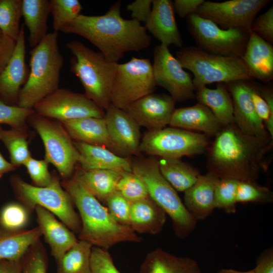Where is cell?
<instances>
[{"instance_id":"cell-1","label":"cell","mask_w":273,"mask_h":273,"mask_svg":"<svg viewBox=\"0 0 273 273\" xmlns=\"http://www.w3.org/2000/svg\"><path fill=\"white\" fill-rule=\"evenodd\" d=\"M214 136L206 152L208 172L219 179L256 181L266 168L264 159L273 139L247 134L234 123L223 126Z\"/></svg>"},{"instance_id":"cell-2","label":"cell","mask_w":273,"mask_h":273,"mask_svg":"<svg viewBox=\"0 0 273 273\" xmlns=\"http://www.w3.org/2000/svg\"><path fill=\"white\" fill-rule=\"evenodd\" d=\"M121 2H117L100 16L80 14L60 30L80 35L95 46L109 62L117 63L128 52H140L148 48L151 39L139 21L124 19Z\"/></svg>"},{"instance_id":"cell-3","label":"cell","mask_w":273,"mask_h":273,"mask_svg":"<svg viewBox=\"0 0 273 273\" xmlns=\"http://www.w3.org/2000/svg\"><path fill=\"white\" fill-rule=\"evenodd\" d=\"M62 186L79 213L80 240L108 250L121 242H140L142 239L129 225L118 223L75 176Z\"/></svg>"},{"instance_id":"cell-4","label":"cell","mask_w":273,"mask_h":273,"mask_svg":"<svg viewBox=\"0 0 273 273\" xmlns=\"http://www.w3.org/2000/svg\"><path fill=\"white\" fill-rule=\"evenodd\" d=\"M58 33H48L30 52V70L22 87L17 106L33 109L44 98L59 88L64 59L58 43Z\"/></svg>"},{"instance_id":"cell-5","label":"cell","mask_w":273,"mask_h":273,"mask_svg":"<svg viewBox=\"0 0 273 273\" xmlns=\"http://www.w3.org/2000/svg\"><path fill=\"white\" fill-rule=\"evenodd\" d=\"M73 57L71 71L79 79L84 95L106 111L111 105L113 83L118 63L108 61L100 52H95L78 40L66 43Z\"/></svg>"},{"instance_id":"cell-6","label":"cell","mask_w":273,"mask_h":273,"mask_svg":"<svg viewBox=\"0 0 273 273\" xmlns=\"http://www.w3.org/2000/svg\"><path fill=\"white\" fill-rule=\"evenodd\" d=\"M132 172L145 184L149 197L171 219L175 235L186 238L195 229L197 221L188 211L176 191L161 174L155 157L131 162Z\"/></svg>"},{"instance_id":"cell-7","label":"cell","mask_w":273,"mask_h":273,"mask_svg":"<svg viewBox=\"0 0 273 273\" xmlns=\"http://www.w3.org/2000/svg\"><path fill=\"white\" fill-rule=\"evenodd\" d=\"M184 69L194 75L196 90L213 83H226L252 79L242 58L207 53L198 47L184 48L176 53Z\"/></svg>"},{"instance_id":"cell-8","label":"cell","mask_w":273,"mask_h":273,"mask_svg":"<svg viewBox=\"0 0 273 273\" xmlns=\"http://www.w3.org/2000/svg\"><path fill=\"white\" fill-rule=\"evenodd\" d=\"M210 144L204 133L171 126L146 132L140 152L161 158H180L203 154Z\"/></svg>"},{"instance_id":"cell-9","label":"cell","mask_w":273,"mask_h":273,"mask_svg":"<svg viewBox=\"0 0 273 273\" xmlns=\"http://www.w3.org/2000/svg\"><path fill=\"white\" fill-rule=\"evenodd\" d=\"M156 86L150 60L132 57L126 63L117 64L111 104L125 110L135 101L153 93Z\"/></svg>"},{"instance_id":"cell-10","label":"cell","mask_w":273,"mask_h":273,"mask_svg":"<svg viewBox=\"0 0 273 273\" xmlns=\"http://www.w3.org/2000/svg\"><path fill=\"white\" fill-rule=\"evenodd\" d=\"M186 18L198 48L214 55L242 58L250 33L238 29H222L196 13Z\"/></svg>"},{"instance_id":"cell-11","label":"cell","mask_w":273,"mask_h":273,"mask_svg":"<svg viewBox=\"0 0 273 273\" xmlns=\"http://www.w3.org/2000/svg\"><path fill=\"white\" fill-rule=\"evenodd\" d=\"M14 185L19 197L28 206H40L56 215L71 230L80 231V220L72 201L57 177L53 176L51 184L46 187L33 186L20 179H16Z\"/></svg>"},{"instance_id":"cell-12","label":"cell","mask_w":273,"mask_h":273,"mask_svg":"<svg viewBox=\"0 0 273 273\" xmlns=\"http://www.w3.org/2000/svg\"><path fill=\"white\" fill-rule=\"evenodd\" d=\"M29 118L43 142L45 160L53 164L63 177L70 176L78 163L79 154L63 125L35 112Z\"/></svg>"},{"instance_id":"cell-13","label":"cell","mask_w":273,"mask_h":273,"mask_svg":"<svg viewBox=\"0 0 273 273\" xmlns=\"http://www.w3.org/2000/svg\"><path fill=\"white\" fill-rule=\"evenodd\" d=\"M37 114L59 122L84 117L103 118L105 111L84 94L58 88L33 108Z\"/></svg>"},{"instance_id":"cell-14","label":"cell","mask_w":273,"mask_h":273,"mask_svg":"<svg viewBox=\"0 0 273 273\" xmlns=\"http://www.w3.org/2000/svg\"><path fill=\"white\" fill-rule=\"evenodd\" d=\"M270 1H204L196 14L223 29H238L250 33L256 14Z\"/></svg>"},{"instance_id":"cell-15","label":"cell","mask_w":273,"mask_h":273,"mask_svg":"<svg viewBox=\"0 0 273 273\" xmlns=\"http://www.w3.org/2000/svg\"><path fill=\"white\" fill-rule=\"evenodd\" d=\"M153 74L156 86L166 89L176 102L195 98L191 76L183 68L168 47L160 44L153 51Z\"/></svg>"},{"instance_id":"cell-16","label":"cell","mask_w":273,"mask_h":273,"mask_svg":"<svg viewBox=\"0 0 273 273\" xmlns=\"http://www.w3.org/2000/svg\"><path fill=\"white\" fill-rule=\"evenodd\" d=\"M109 138L118 155L140 153V126L125 110L111 104L104 116Z\"/></svg>"},{"instance_id":"cell-17","label":"cell","mask_w":273,"mask_h":273,"mask_svg":"<svg viewBox=\"0 0 273 273\" xmlns=\"http://www.w3.org/2000/svg\"><path fill=\"white\" fill-rule=\"evenodd\" d=\"M248 80L227 83L234 108V123L243 132L257 137L270 136L263 122L257 116L251 99L252 84Z\"/></svg>"},{"instance_id":"cell-18","label":"cell","mask_w":273,"mask_h":273,"mask_svg":"<svg viewBox=\"0 0 273 273\" xmlns=\"http://www.w3.org/2000/svg\"><path fill=\"white\" fill-rule=\"evenodd\" d=\"M176 102L170 95L152 93L135 101L125 110L140 126L148 130H156L169 124Z\"/></svg>"},{"instance_id":"cell-19","label":"cell","mask_w":273,"mask_h":273,"mask_svg":"<svg viewBox=\"0 0 273 273\" xmlns=\"http://www.w3.org/2000/svg\"><path fill=\"white\" fill-rule=\"evenodd\" d=\"M26 43L24 25L21 26L14 52L0 73V98L6 103L17 106L20 92L27 81L29 70L25 62Z\"/></svg>"},{"instance_id":"cell-20","label":"cell","mask_w":273,"mask_h":273,"mask_svg":"<svg viewBox=\"0 0 273 273\" xmlns=\"http://www.w3.org/2000/svg\"><path fill=\"white\" fill-rule=\"evenodd\" d=\"M145 27L161 44L183 47V41L175 21L171 1L153 0L151 14Z\"/></svg>"},{"instance_id":"cell-21","label":"cell","mask_w":273,"mask_h":273,"mask_svg":"<svg viewBox=\"0 0 273 273\" xmlns=\"http://www.w3.org/2000/svg\"><path fill=\"white\" fill-rule=\"evenodd\" d=\"M219 178L208 172L200 175L196 183L184 193V204L197 220L206 219L216 209L215 191Z\"/></svg>"},{"instance_id":"cell-22","label":"cell","mask_w":273,"mask_h":273,"mask_svg":"<svg viewBox=\"0 0 273 273\" xmlns=\"http://www.w3.org/2000/svg\"><path fill=\"white\" fill-rule=\"evenodd\" d=\"M41 235L49 245L52 255L58 262L78 241L74 233L54 215L40 207L35 208Z\"/></svg>"},{"instance_id":"cell-23","label":"cell","mask_w":273,"mask_h":273,"mask_svg":"<svg viewBox=\"0 0 273 273\" xmlns=\"http://www.w3.org/2000/svg\"><path fill=\"white\" fill-rule=\"evenodd\" d=\"M242 59L252 78L267 82L273 78V47L251 32Z\"/></svg>"},{"instance_id":"cell-24","label":"cell","mask_w":273,"mask_h":273,"mask_svg":"<svg viewBox=\"0 0 273 273\" xmlns=\"http://www.w3.org/2000/svg\"><path fill=\"white\" fill-rule=\"evenodd\" d=\"M169 125L187 130L202 132L207 136H215L222 127L211 110L200 103L175 109Z\"/></svg>"},{"instance_id":"cell-25","label":"cell","mask_w":273,"mask_h":273,"mask_svg":"<svg viewBox=\"0 0 273 273\" xmlns=\"http://www.w3.org/2000/svg\"><path fill=\"white\" fill-rule=\"evenodd\" d=\"M79 154L78 161L84 170L109 169L132 172L131 161L108 149L81 142L74 143Z\"/></svg>"},{"instance_id":"cell-26","label":"cell","mask_w":273,"mask_h":273,"mask_svg":"<svg viewBox=\"0 0 273 273\" xmlns=\"http://www.w3.org/2000/svg\"><path fill=\"white\" fill-rule=\"evenodd\" d=\"M60 122L76 142L104 147L118 155L109 138L104 117H84Z\"/></svg>"},{"instance_id":"cell-27","label":"cell","mask_w":273,"mask_h":273,"mask_svg":"<svg viewBox=\"0 0 273 273\" xmlns=\"http://www.w3.org/2000/svg\"><path fill=\"white\" fill-rule=\"evenodd\" d=\"M166 220L165 212L150 197L131 203L129 226L136 233L158 234Z\"/></svg>"},{"instance_id":"cell-28","label":"cell","mask_w":273,"mask_h":273,"mask_svg":"<svg viewBox=\"0 0 273 273\" xmlns=\"http://www.w3.org/2000/svg\"><path fill=\"white\" fill-rule=\"evenodd\" d=\"M139 273H201L198 263L190 257H178L157 248L150 252Z\"/></svg>"},{"instance_id":"cell-29","label":"cell","mask_w":273,"mask_h":273,"mask_svg":"<svg viewBox=\"0 0 273 273\" xmlns=\"http://www.w3.org/2000/svg\"><path fill=\"white\" fill-rule=\"evenodd\" d=\"M195 98L211 110L222 127L234 123L233 100L224 83H217L214 89L200 88L196 90Z\"/></svg>"},{"instance_id":"cell-30","label":"cell","mask_w":273,"mask_h":273,"mask_svg":"<svg viewBox=\"0 0 273 273\" xmlns=\"http://www.w3.org/2000/svg\"><path fill=\"white\" fill-rule=\"evenodd\" d=\"M22 14L29 31V44L33 49L48 34L49 1L22 0Z\"/></svg>"},{"instance_id":"cell-31","label":"cell","mask_w":273,"mask_h":273,"mask_svg":"<svg viewBox=\"0 0 273 273\" xmlns=\"http://www.w3.org/2000/svg\"><path fill=\"white\" fill-rule=\"evenodd\" d=\"M39 228L0 233V261L21 260L29 248L38 240Z\"/></svg>"},{"instance_id":"cell-32","label":"cell","mask_w":273,"mask_h":273,"mask_svg":"<svg viewBox=\"0 0 273 273\" xmlns=\"http://www.w3.org/2000/svg\"><path fill=\"white\" fill-rule=\"evenodd\" d=\"M122 172L109 169H82L75 176L98 200L105 201L117 190V185Z\"/></svg>"},{"instance_id":"cell-33","label":"cell","mask_w":273,"mask_h":273,"mask_svg":"<svg viewBox=\"0 0 273 273\" xmlns=\"http://www.w3.org/2000/svg\"><path fill=\"white\" fill-rule=\"evenodd\" d=\"M158 163L161 174L176 191L185 192L201 175L197 168L180 158H161Z\"/></svg>"},{"instance_id":"cell-34","label":"cell","mask_w":273,"mask_h":273,"mask_svg":"<svg viewBox=\"0 0 273 273\" xmlns=\"http://www.w3.org/2000/svg\"><path fill=\"white\" fill-rule=\"evenodd\" d=\"M93 246L87 241H78L57 262L58 273H92Z\"/></svg>"},{"instance_id":"cell-35","label":"cell","mask_w":273,"mask_h":273,"mask_svg":"<svg viewBox=\"0 0 273 273\" xmlns=\"http://www.w3.org/2000/svg\"><path fill=\"white\" fill-rule=\"evenodd\" d=\"M0 140L8 149L11 163L14 166L23 165L31 157L23 130L0 128Z\"/></svg>"},{"instance_id":"cell-36","label":"cell","mask_w":273,"mask_h":273,"mask_svg":"<svg viewBox=\"0 0 273 273\" xmlns=\"http://www.w3.org/2000/svg\"><path fill=\"white\" fill-rule=\"evenodd\" d=\"M22 0H0V29L16 41L22 17Z\"/></svg>"},{"instance_id":"cell-37","label":"cell","mask_w":273,"mask_h":273,"mask_svg":"<svg viewBox=\"0 0 273 273\" xmlns=\"http://www.w3.org/2000/svg\"><path fill=\"white\" fill-rule=\"evenodd\" d=\"M82 7L78 0H50L49 10L53 17L54 32L58 33L81 14Z\"/></svg>"},{"instance_id":"cell-38","label":"cell","mask_w":273,"mask_h":273,"mask_svg":"<svg viewBox=\"0 0 273 273\" xmlns=\"http://www.w3.org/2000/svg\"><path fill=\"white\" fill-rule=\"evenodd\" d=\"M251 99L256 113L273 139V93L270 88H258L253 85Z\"/></svg>"},{"instance_id":"cell-39","label":"cell","mask_w":273,"mask_h":273,"mask_svg":"<svg viewBox=\"0 0 273 273\" xmlns=\"http://www.w3.org/2000/svg\"><path fill=\"white\" fill-rule=\"evenodd\" d=\"M238 180L232 178L219 179L215 191V208L228 213L236 210Z\"/></svg>"},{"instance_id":"cell-40","label":"cell","mask_w":273,"mask_h":273,"mask_svg":"<svg viewBox=\"0 0 273 273\" xmlns=\"http://www.w3.org/2000/svg\"><path fill=\"white\" fill-rule=\"evenodd\" d=\"M117 190L130 203L149 197L145 184L132 172H122Z\"/></svg>"},{"instance_id":"cell-41","label":"cell","mask_w":273,"mask_h":273,"mask_svg":"<svg viewBox=\"0 0 273 273\" xmlns=\"http://www.w3.org/2000/svg\"><path fill=\"white\" fill-rule=\"evenodd\" d=\"M28 219V215L26 208L18 203H12L6 205L0 212V225L5 231L22 230Z\"/></svg>"},{"instance_id":"cell-42","label":"cell","mask_w":273,"mask_h":273,"mask_svg":"<svg viewBox=\"0 0 273 273\" xmlns=\"http://www.w3.org/2000/svg\"><path fill=\"white\" fill-rule=\"evenodd\" d=\"M272 200L270 189L258 185L256 181H239L237 191L238 203H268Z\"/></svg>"},{"instance_id":"cell-43","label":"cell","mask_w":273,"mask_h":273,"mask_svg":"<svg viewBox=\"0 0 273 273\" xmlns=\"http://www.w3.org/2000/svg\"><path fill=\"white\" fill-rule=\"evenodd\" d=\"M34 112L33 109L7 104L0 98V124H8L13 129L23 130L26 120Z\"/></svg>"},{"instance_id":"cell-44","label":"cell","mask_w":273,"mask_h":273,"mask_svg":"<svg viewBox=\"0 0 273 273\" xmlns=\"http://www.w3.org/2000/svg\"><path fill=\"white\" fill-rule=\"evenodd\" d=\"M112 217L119 223L129 225L131 203L117 190L105 201Z\"/></svg>"},{"instance_id":"cell-45","label":"cell","mask_w":273,"mask_h":273,"mask_svg":"<svg viewBox=\"0 0 273 273\" xmlns=\"http://www.w3.org/2000/svg\"><path fill=\"white\" fill-rule=\"evenodd\" d=\"M46 160H37L30 157L23 164L36 186L46 187L51 184L53 177L48 170Z\"/></svg>"},{"instance_id":"cell-46","label":"cell","mask_w":273,"mask_h":273,"mask_svg":"<svg viewBox=\"0 0 273 273\" xmlns=\"http://www.w3.org/2000/svg\"><path fill=\"white\" fill-rule=\"evenodd\" d=\"M92 273H121L107 250L93 247L90 257Z\"/></svg>"},{"instance_id":"cell-47","label":"cell","mask_w":273,"mask_h":273,"mask_svg":"<svg viewBox=\"0 0 273 273\" xmlns=\"http://www.w3.org/2000/svg\"><path fill=\"white\" fill-rule=\"evenodd\" d=\"M251 32L257 33L269 43L273 42L272 6L254 19L251 26Z\"/></svg>"},{"instance_id":"cell-48","label":"cell","mask_w":273,"mask_h":273,"mask_svg":"<svg viewBox=\"0 0 273 273\" xmlns=\"http://www.w3.org/2000/svg\"><path fill=\"white\" fill-rule=\"evenodd\" d=\"M21 273H47L46 261L42 251L33 250L22 260Z\"/></svg>"},{"instance_id":"cell-49","label":"cell","mask_w":273,"mask_h":273,"mask_svg":"<svg viewBox=\"0 0 273 273\" xmlns=\"http://www.w3.org/2000/svg\"><path fill=\"white\" fill-rule=\"evenodd\" d=\"M152 0H135L126 6V9L131 12L132 19L145 24L151 12Z\"/></svg>"},{"instance_id":"cell-50","label":"cell","mask_w":273,"mask_h":273,"mask_svg":"<svg viewBox=\"0 0 273 273\" xmlns=\"http://www.w3.org/2000/svg\"><path fill=\"white\" fill-rule=\"evenodd\" d=\"M16 41L0 29V73L14 52Z\"/></svg>"},{"instance_id":"cell-51","label":"cell","mask_w":273,"mask_h":273,"mask_svg":"<svg viewBox=\"0 0 273 273\" xmlns=\"http://www.w3.org/2000/svg\"><path fill=\"white\" fill-rule=\"evenodd\" d=\"M204 0H175L173 2L174 11L181 18H187L196 13Z\"/></svg>"},{"instance_id":"cell-52","label":"cell","mask_w":273,"mask_h":273,"mask_svg":"<svg viewBox=\"0 0 273 273\" xmlns=\"http://www.w3.org/2000/svg\"><path fill=\"white\" fill-rule=\"evenodd\" d=\"M254 273H273V251L269 248L264 251L258 258Z\"/></svg>"},{"instance_id":"cell-53","label":"cell","mask_w":273,"mask_h":273,"mask_svg":"<svg viewBox=\"0 0 273 273\" xmlns=\"http://www.w3.org/2000/svg\"><path fill=\"white\" fill-rule=\"evenodd\" d=\"M22 260L0 261V273H21Z\"/></svg>"},{"instance_id":"cell-54","label":"cell","mask_w":273,"mask_h":273,"mask_svg":"<svg viewBox=\"0 0 273 273\" xmlns=\"http://www.w3.org/2000/svg\"><path fill=\"white\" fill-rule=\"evenodd\" d=\"M15 167V166L7 161L0 153V177L4 174L14 170Z\"/></svg>"},{"instance_id":"cell-55","label":"cell","mask_w":273,"mask_h":273,"mask_svg":"<svg viewBox=\"0 0 273 273\" xmlns=\"http://www.w3.org/2000/svg\"><path fill=\"white\" fill-rule=\"evenodd\" d=\"M216 273H254L253 269L248 271H241L232 269H222Z\"/></svg>"}]
</instances>
